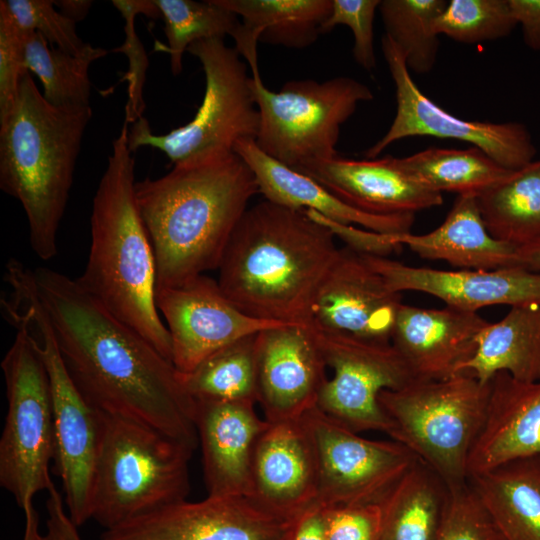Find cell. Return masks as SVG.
<instances>
[{"label":"cell","mask_w":540,"mask_h":540,"mask_svg":"<svg viewBox=\"0 0 540 540\" xmlns=\"http://www.w3.org/2000/svg\"><path fill=\"white\" fill-rule=\"evenodd\" d=\"M68 372L100 411L148 425L195 450V400L180 374L142 335L116 318L77 281L32 269Z\"/></svg>","instance_id":"cell-1"},{"label":"cell","mask_w":540,"mask_h":540,"mask_svg":"<svg viewBox=\"0 0 540 540\" xmlns=\"http://www.w3.org/2000/svg\"><path fill=\"white\" fill-rule=\"evenodd\" d=\"M136 200L156 265V290L218 269L236 225L259 193L254 174L234 151L173 165L136 182Z\"/></svg>","instance_id":"cell-2"},{"label":"cell","mask_w":540,"mask_h":540,"mask_svg":"<svg viewBox=\"0 0 540 540\" xmlns=\"http://www.w3.org/2000/svg\"><path fill=\"white\" fill-rule=\"evenodd\" d=\"M339 248L328 228L263 200L248 207L218 267V285L245 314L309 326L316 293Z\"/></svg>","instance_id":"cell-3"},{"label":"cell","mask_w":540,"mask_h":540,"mask_svg":"<svg viewBox=\"0 0 540 540\" xmlns=\"http://www.w3.org/2000/svg\"><path fill=\"white\" fill-rule=\"evenodd\" d=\"M128 134L124 122L93 198L90 250L77 281L171 361L170 335L156 305L154 252L136 200Z\"/></svg>","instance_id":"cell-4"},{"label":"cell","mask_w":540,"mask_h":540,"mask_svg":"<svg viewBox=\"0 0 540 540\" xmlns=\"http://www.w3.org/2000/svg\"><path fill=\"white\" fill-rule=\"evenodd\" d=\"M91 118L90 105L47 102L27 73L13 112L0 125V188L21 203L30 246L44 261L57 254V233Z\"/></svg>","instance_id":"cell-5"},{"label":"cell","mask_w":540,"mask_h":540,"mask_svg":"<svg viewBox=\"0 0 540 540\" xmlns=\"http://www.w3.org/2000/svg\"><path fill=\"white\" fill-rule=\"evenodd\" d=\"M8 284L11 296L2 302L4 315L15 328L21 327L28 333L48 374L55 433L54 470L62 481L67 512L79 527L91 519L103 412L84 396L68 372L37 295L32 272L15 271Z\"/></svg>","instance_id":"cell-6"},{"label":"cell","mask_w":540,"mask_h":540,"mask_svg":"<svg viewBox=\"0 0 540 540\" xmlns=\"http://www.w3.org/2000/svg\"><path fill=\"white\" fill-rule=\"evenodd\" d=\"M193 452L148 425L103 412L91 519L106 530L186 500Z\"/></svg>","instance_id":"cell-7"},{"label":"cell","mask_w":540,"mask_h":540,"mask_svg":"<svg viewBox=\"0 0 540 540\" xmlns=\"http://www.w3.org/2000/svg\"><path fill=\"white\" fill-rule=\"evenodd\" d=\"M489 383L467 372L442 380L413 379L385 390L379 403L392 424L390 438L407 447L448 489L468 483V460L482 428Z\"/></svg>","instance_id":"cell-8"},{"label":"cell","mask_w":540,"mask_h":540,"mask_svg":"<svg viewBox=\"0 0 540 540\" xmlns=\"http://www.w3.org/2000/svg\"><path fill=\"white\" fill-rule=\"evenodd\" d=\"M250 87L260 116L256 144L293 170L338 155L341 126L374 98L367 85L346 76L289 81L272 91L258 74L250 76Z\"/></svg>","instance_id":"cell-9"},{"label":"cell","mask_w":540,"mask_h":540,"mask_svg":"<svg viewBox=\"0 0 540 540\" xmlns=\"http://www.w3.org/2000/svg\"><path fill=\"white\" fill-rule=\"evenodd\" d=\"M187 51L198 58L205 74V92L191 121L165 134H154L146 118L132 124L129 149L157 148L173 165L203 155L234 151L243 139H254L260 116L254 102L247 66L223 38L201 40Z\"/></svg>","instance_id":"cell-10"},{"label":"cell","mask_w":540,"mask_h":540,"mask_svg":"<svg viewBox=\"0 0 540 540\" xmlns=\"http://www.w3.org/2000/svg\"><path fill=\"white\" fill-rule=\"evenodd\" d=\"M1 362L7 414L0 438V485L23 513L54 484L49 465L55 454L52 397L43 360L28 333L16 328Z\"/></svg>","instance_id":"cell-11"},{"label":"cell","mask_w":540,"mask_h":540,"mask_svg":"<svg viewBox=\"0 0 540 540\" xmlns=\"http://www.w3.org/2000/svg\"><path fill=\"white\" fill-rule=\"evenodd\" d=\"M311 328L327 368L333 371L317 409L355 432L379 431L390 436L392 424L379 396L414 379L402 355L391 342Z\"/></svg>","instance_id":"cell-12"},{"label":"cell","mask_w":540,"mask_h":540,"mask_svg":"<svg viewBox=\"0 0 540 540\" xmlns=\"http://www.w3.org/2000/svg\"><path fill=\"white\" fill-rule=\"evenodd\" d=\"M381 48L395 86L396 113L384 136L364 152L365 158H377L404 138L431 136L467 142L512 171L535 161L537 150L525 125L470 121L450 114L419 89L402 51L386 34Z\"/></svg>","instance_id":"cell-13"},{"label":"cell","mask_w":540,"mask_h":540,"mask_svg":"<svg viewBox=\"0 0 540 540\" xmlns=\"http://www.w3.org/2000/svg\"><path fill=\"white\" fill-rule=\"evenodd\" d=\"M303 419L317 460V505L379 503L418 461L399 442L362 437L317 407Z\"/></svg>","instance_id":"cell-14"},{"label":"cell","mask_w":540,"mask_h":540,"mask_svg":"<svg viewBox=\"0 0 540 540\" xmlns=\"http://www.w3.org/2000/svg\"><path fill=\"white\" fill-rule=\"evenodd\" d=\"M293 524L246 495H208L106 529L100 540H289Z\"/></svg>","instance_id":"cell-15"},{"label":"cell","mask_w":540,"mask_h":540,"mask_svg":"<svg viewBox=\"0 0 540 540\" xmlns=\"http://www.w3.org/2000/svg\"><path fill=\"white\" fill-rule=\"evenodd\" d=\"M156 305L170 335L171 362L180 374L241 338L283 325L245 314L224 295L217 280L205 275L156 290Z\"/></svg>","instance_id":"cell-16"},{"label":"cell","mask_w":540,"mask_h":540,"mask_svg":"<svg viewBox=\"0 0 540 540\" xmlns=\"http://www.w3.org/2000/svg\"><path fill=\"white\" fill-rule=\"evenodd\" d=\"M401 293L390 290L362 254H338L314 298L309 326L360 339L391 342Z\"/></svg>","instance_id":"cell-17"},{"label":"cell","mask_w":540,"mask_h":540,"mask_svg":"<svg viewBox=\"0 0 540 540\" xmlns=\"http://www.w3.org/2000/svg\"><path fill=\"white\" fill-rule=\"evenodd\" d=\"M258 397L268 422L296 420L316 408L328 380L313 329L283 324L257 335Z\"/></svg>","instance_id":"cell-18"},{"label":"cell","mask_w":540,"mask_h":540,"mask_svg":"<svg viewBox=\"0 0 540 540\" xmlns=\"http://www.w3.org/2000/svg\"><path fill=\"white\" fill-rule=\"evenodd\" d=\"M362 256L387 287L397 293L422 292L446 306L476 313L492 305L540 307V272L522 266L440 270L410 266L388 257Z\"/></svg>","instance_id":"cell-19"},{"label":"cell","mask_w":540,"mask_h":540,"mask_svg":"<svg viewBox=\"0 0 540 540\" xmlns=\"http://www.w3.org/2000/svg\"><path fill=\"white\" fill-rule=\"evenodd\" d=\"M318 468L303 419L268 422L253 456L249 497L268 512L295 521L317 505Z\"/></svg>","instance_id":"cell-20"},{"label":"cell","mask_w":540,"mask_h":540,"mask_svg":"<svg viewBox=\"0 0 540 540\" xmlns=\"http://www.w3.org/2000/svg\"><path fill=\"white\" fill-rule=\"evenodd\" d=\"M361 211L376 215H406L441 206L443 197L408 175L398 158L352 159L339 154L312 160L296 169Z\"/></svg>","instance_id":"cell-21"},{"label":"cell","mask_w":540,"mask_h":540,"mask_svg":"<svg viewBox=\"0 0 540 540\" xmlns=\"http://www.w3.org/2000/svg\"><path fill=\"white\" fill-rule=\"evenodd\" d=\"M488 323L476 312L402 303L391 343L414 379L442 380L463 373L464 365L475 354L479 333Z\"/></svg>","instance_id":"cell-22"},{"label":"cell","mask_w":540,"mask_h":540,"mask_svg":"<svg viewBox=\"0 0 540 540\" xmlns=\"http://www.w3.org/2000/svg\"><path fill=\"white\" fill-rule=\"evenodd\" d=\"M195 403V425L208 495L249 497L254 451L268 421L259 417L252 403Z\"/></svg>","instance_id":"cell-23"},{"label":"cell","mask_w":540,"mask_h":540,"mask_svg":"<svg viewBox=\"0 0 540 540\" xmlns=\"http://www.w3.org/2000/svg\"><path fill=\"white\" fill-rule=\"evenodd\" d=\"M488 383L486 415L469 455V477L540 455V381L499 372Z\"/></svg>","instance_id":"cell-24"},{"label":"cell","mask_w":540,"mask_h":540,"mask_svg":"<svg viewBox=\"0 0 540 540\" xmlns=\"http://www.w3.org/2000/svg\"><path fill=\"white\" fill-rule=\"evenodd\" d=\"M254 174L265 200L295 210H313L338 223L381 234L411 232L415 215H376L347 204L311 177L297 172L264 153L254 139L234 146Z\"/></svg>","instance_id":"cell-25"},{"label":"cell","mask_w":540,"mask_h":540,"mask_svg":"<svg viewBox=\"0 0 540 540\" xmlns=\"http://www.w3.org/2000/svg\"><path fill=\"white\" fill-rule=\"evenodd\" d=\"M424 259L444 261L459 269L495 270L519 266L517 248L495 239L482 219L476 195H459L444 221L425 234L391 235Z\"/></svg>","instance_id":"cell-26"},{"label":"cell","mask_w":540,"mask_h":540,"mask_svg":"<svg viewBox=\"0 0 540 540\" xmlns=\"http://www.w3.org/2000/svg\"><path fill=\"white\" fill-rule=\"evenodd\" d=\"M241 18L231 36L236 51L244 57L252 75L260 74L259 41L303 49L321 34V26L332 9V0H218Z\"/></svg>","instance_id":"cell-27"},{"label":"cell","mask_w":540,"mask_h":540,"mask_svg":"<svg viewBox=\"0 0 540 540\" xmlns=\"http://www.w3.org/2000/svg\"><path fill=\"white\" fill-rule=\"evenodd\" d=\"M468 483L503 540H540V455L472 475Z\"/></svg>","instance_id":"cell-28"},{"label":"cell","mask_w":540,"mask_h":540,"mask_svg":"<svg viewBox=\"0 0 540 540\" xmlns=\"http://www.w3.org/2000/svg\"><path fill=\"white\" fill-rule=\"evenodd\" d=\"M463 372L482 384L499 372L520 381H540V307H511L501 320L489 322Z\"/></svg>","instance_id":"cell-29"},{"label":"cell","mask_w":540,"mask_h":540,"mask_svg":"<svg viewBox=\"0 0 540 540\" xmlns=\"http://www.w3.org/2000/svg\"><path fill=\"white\" fill-rule=\"evenodd\" d=\"M448 488L419 460L381 500V540H436Z\"/></svg>","instance_id":"cell-30"},{"label":"cell","mask_w":540,"mask_h":540,"mask_svg":"<svg viewBox=\"0 0 540 540\" xmlns=\"http://www.w3.org/2000/svg\"><path fill=\"white\" fill-rule=\"evenodd\" d=\"M403 170L426 188L438 193L479 195L510 179L509 170L482 150L431 147L398 158Z\"/></svg>","instance_id":"cell-31"},{"label":"cell","mask_w":540,"mask_h":540,"mask_svg":"<svg viewBox=\"0 0 540 540\" xmlns=\"http://www.w3.org/2000/svg\"><path fill=\"white\" fill-rule=\"evenodd\" d=\"M476 197L495 239L518 248L540 238V160Z\"/></svg>","instance_id":"cell-32"},{"label":"cell","mask_w":540,"mask_h":540,"mask_svg":"<svg viewBox=\"0 0 540 540\" xmlns=\"http://www.w3.org/2000/svg\"><path fill=\"white\" fill-rule=\"evenodd\" d=\"M257 334L241 338L214 352L181 382L195 400L257 404Z\"/></svg>","instance_id":"cell-33"},{"label":"cell","mask_w":540,"mask_h":540,"mask_svg":"<svg viewBox=\"0 0 540 540\" xmlns=\"http://www.w3.org/2000/svg\"><path fill=\"white\" fill-rule=\"evenodd\" d=\"M107 53L88 43L81 54H69L50 46L40 33L28 32L25 64L39 78L47 102L56 107L86 106L91 90L89 67Z\"/></svg>","instance_id":"cell-34"},{"label":"cell","mask_w":540,"mask_h":540,"mask_svg":"<svg viewBox=\"0 0 540 540\" xmlns=\"http://www.w3.org/2000/svg\"><path fill=\"white\" fill-rule=\"evenodd\" d=\"M164 21L167 45L157 47L169 54L171 72H182L183 54L188 47L201 40L233 35L240 26L238 16L222 6L218 0H153Z\"/></svg>","instance_id":"cell-35"},{"label":"cell","mask_w":540,"mask_h":540,"mask_svg":"<svg viewBox=\"0 0 540 540\" xmlns=\"http://www.w3.org/2000/svg\"><path fill=\"white\" fill-rule=\"evenodd\" d=\"M446 5L444 0L380 1L385 34L400 48L409 70L424 74L434 68L439 49L434 22Z\"/></svg>","instance_id":"cell-36"},{"label":"cell","mask_w":540,"mask_h":540,"mask_svg":"<svg viewBox=\"0 0 540 540\" xmlns=\"http://www.w3.org/2000/svg\"><path fill=\"white\" fill-rule=\"evenodd\" d=\"M516 26L508 0H451L434 22L438 35L464 44L504 38Z\"/></svg>","instance_id":"cell-37"},{"label":"cell","mask_w":540,"mask_h":540,"mask_svg":"<svg viewBox=\"0 0 540 540\" xmlns=\"http://www.w3.org/2000/svg\"><path fill=\"white\" fill-rule=\"evenodd\" d=\"M112 3L125 20V40L113 51L123 53L128 58L129 69L122 78V81H128V101L125 106L124 122L132 125L143 117L145 108L143 86L149 65L143 44L135 31V18L138 14L152 18L160 17L161 14L153 0H113Z\"/></svg>","instance_id":"cell-38"},{"label":"cell","mask_w":540,"mask_h":540,"mask_svg":"<svg viewBox=\"0 0 540 540\" xmlns=\"http://www.w3.org/2000/svg\"><path fill=\"white\" fill-rule=\"evenodd\" d=\"M17 24L25 31L40 33L50 46L69 54H81L84 43L76 32V22L55 9L50 0H5Z\"/></svg>","instance_id":"cell-39"},{"label":"cell","mask_w":540,"mask_h":540,"mask_svg":"<svg viewBox=\"0 0 540 540\" xmlns=\"http://www.w3.org/2000/svg\"><path fill=\"white\" fill-rule=\"evenodd\" d=\"M436 540H503L469 483L448 489Z\"/></svg>","instance_id":"cell-40"},{"label":"cell","mask_w":540,"mask_h":540,"mask_svg":"<svg viewBox=\"0 0 540 540\" xmlns=\"http://www.w3.org/2000/svg\"><path fill=\"white\" fill-rule=\"evenodd\" d=\"M23 30L10 13L5 0L0 1V125L14 110L22 78L28 73L25 64Z\"/></svg>","instance_id":"cell-41"},{"label":"cell","mask_w":540,"mask_h":540,"mask_svg":"<svg viewBox=\"0 0 540 540\" xmlns=\"http://www.w3.org/2000/svg\"><path fill=\"white\" fill-rule=\"evenodd\" d=\"M381 0H332V9L321 26L326 34L337 25L352 31L354 60L366 71L376 68L374 49V19Z\"/></svg>","instance_id":"cell-42"},{"label":"cell","mask_w":540,"mask_h":540,"mask_svg":"<svg viewBox=\"0 0 540 540\" xmlns=\"http://www.w3.org/2000/svg\"><path fill=\"white\" fill-rule=\"evenodd\" d=\"M325 540H381L379 503L321 506Z\"/></svg>","instance_id":"cell-43"},{"label":"cell","mask_w":540,"mask_h":540,"mask_svg":"<svg viewBox=\"0 0 540 540\" xmlns=\"http://www.w3.org/2000/svg\"><path fill=\"white\" fill-rule=\"evenodd\" d=\"M46 530L39 529L38 513L33 511L24 514L25 527L22 540H82L78 526L71 520L63 502V496L53 484L47 491Z\"/></svg>","instance_id":"cell-44"},{"label":"cell","mask_w":540,"mask_h":540,"mask_svg":"<svg viewBox=\"0 0 540 540\" xmlns=\"http://www.w3.org/2000/svg\"><path fill=\"white\" fill-rule=\"evenodd\" d=\"M309 218L320 223L341 239L349 249L366 255L388 257L403 246L395 243L391 234H381L364 228L338 223L313 210H303Z\"/></svg>","instance_id":"cell-45"},{"label":"cell","mask_w":540,"mask_h":540,"mask_svg":"<svg viewBox=\"0 0 540 540\" xmlns=\"http://www.w3.org/2000/svg\"><path fill=\"white\" fill-rule=\"evenodd\" d=\"M512 15L521 26L525 44L540 50V0H508Z\"/></svg>","instance_id":"cell-46"},{"label":"cell","mask_w":540,"mask_h":540,"mask_svg":"<svg viewBox=\"0 0 540 540\" xmlns=\"http://www.w3.org/2000/svg\"><path fill=\"white\" fill-rule=\"evenodd\" d=\"M289 540H325L320 505L311 507L294 521Z\"/></svg>","instance_id":"cell-47"},{"label":"cell","mask_w":540,"mask_h":540,"mask_svg":"<svg viewBox=\"0 0 540 540\" xmlns=\"http://www.w3.org/2000/svg\"><path fill=\"white\" fill-rule=\"evenodd\" d=\"M518 265L540 272V238L517 248Z\"/></svg>","instance_id":"cell-48"},{"label":"cell","mask_w":540,"mask_h":540,"mask_svg":"<svg viewBox=\"0 0 540 540\" xmlns=\"http://www.w3.org/2000/svg\"><path fill=\"white\" fill-rule=\"evenodd\" d=\"M92 3V1L87 0L54 1V5L59 7V11L75 22L82 20L87 15Z\"/></svg>","instance_id":"cell-49"}]
</instances>
